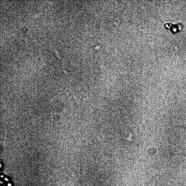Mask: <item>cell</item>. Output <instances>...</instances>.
<instances>
[{
  "label": "cell",
  "mask_w": 186,
  "mask_h": 186,
  "mask_svg": "<svg viewBox=\"0 0 186 186\" xmlns=\"http://www.w3.org/2000/svg\"><path fill=\"white\" fill-rule=\"evenodd\" d=\"M164 27L166 29L169 30L173 33H176L180 32L183 29V25L181 24H173L172 23H167L165 24Z\"/></svg>",
  "instance_id": "obj_1"
}]
</instances>
